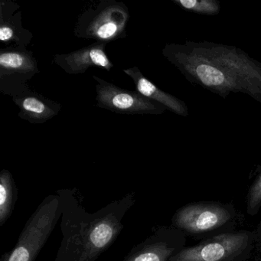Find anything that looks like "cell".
<instances>
[{"label": "cell", "instance_id": "obj_1", "mask_svg": "<svg viewBox=\"0 0 261 261\" xmlns=\"http://www.w3.org/2000/svg\"><path fill=\"white\" fill-rule=\"evenodd\" d=\"M163 56L192 85L224 99L244 94L261 105V62L238 47L186 41L167 44Z\"/></svg>", "mask_w": 261, "mask_h": 261}, {"label": "cell", "instance_id": "obj_2", "mask_svg": "<svg viewBox=\"0 0 261 261\" xmlns=\"http://www.w3.org/2000/svg\"><path fill=\"white\" fill-rule=\"evenodd\" d=\"M238 214L234 206L219 202H196L180 208L173 223L185 234L205 238L234 231Z\"/></svg>", "mask_w": 261, "mask_h": 261}, {"label": "cell", "instance_id": "obj_3", "mask_svg": "<svg viewBox=\"0 0 261 261\" xmlns=\"http://www.w3.org/2000/svg\"><path fill=\"white\" fill-rule=\"evenodd\" d=\"M255 245L254 231L234 230L185 247L168 261H246Z\"/></svg>", "mask_w": 261, "mask_h": 261}, {"label": "cell", "instance_id": "obj_4", "mask_svg": "<svg viewBox=\"0 0 261 261\" xmlns=\"http://www.w3.org/2000/svg\"><path fill=\"white\" fill-rule=\"evenodd\" d=\"M129 19V10L123 3L101 0L97 7L81 15L74 34L77 38L108 43L126 37Z\"/></svg>", "mask_w": 261, "mask_h": 261}, {"label": "cell", "instance_id": "obj_5", "mask_svg": "<svg viewBox=\"0 0 261 261\" xmlns=\"http://www.w3.org/2000/svg\"><path fill=\"white\" fill-rule=\"evenodd\" d=\"M40 73L33 53L10 47L0 51V92L12 97L28 91V82Z\"/></svg>", "mask_w": 261, "mask_h": 261}, {"label": "cell", "instance_id": "obj_6", "mask_svg": "<svg viewBox=\"0 0 261 261\" xmlns=\"http://www.w3.org/2000/svg\"><path fill=\"white\" fill-rule=\"evenodd\" d=\"M93 79L97 82V105L102 109L117 114L152 115H160L167 110L160 103L146 98L138 91L122 89L97 76H93Z\"/></svg>", "mask_w": 261, "mask_h": 261}, {"label": "cell", "instance_id": "obj_7", "mask_svg": "<svg viewBox=\"0 0 261 261\" xmlns=\"http://www.w3.org/2000/svg\"><path fill=\"white\" fill-rule=\"evenodd\" d=\"M108 43L97 42L68 54L56 55L54 63L68 74H80L90 68L111 71L114 68L106 53Z\"/></svg>", "mask_w": 261, "mask_h": 261}, {"label": "cell", "instance_id": "obj_8", "mask_svg": "<svg viewBox=\"0 0 261 261\" xmlns=\"http://www.w3.org/2000/svg\"><path fill=\"white\" fill-rule=\"evenodd\" d=\"M19 6L10 0L0 2V40L6 45L27 49L33 39L31 32L22 27Z\"/></svg>", "mask_w": 261, "mask_h": 261}, {"label": "cell", "instance_id": "obj_9", "mask_svg": "<svg viewBox=\"0 0 261 261\" xmlns=\"http://www.w3.org/2000/svg\"><path fill=\"white\" fill-rule=\"evenodd\" d=\"M19 108V117L31 123H44L56 117L62 105L29 89L13 97Z\"/></svg>", "mask_w": 261, "mask_h": 261}, {"label": "cell", "instance_id": "obj_10", "mask_svg": "<svg viewBox=\"0 0 261 261\" xmlns=\"http://www.w3.org/2000/svg\"><path fill=\"white\" fill-rule=\"evenodd\" d=\"M51 225L49 212L38 214L29 229L24 232L17 247L7 261H31L38 249L43 244Z\"/></svg>", "mask_w": 261, "mask_h": 261}, {"label": "cell", "instance_id": "obj_11", "mask_svg": "<svg viewBox=\"0 0 261 261\" xmlns=\"http://www.w3.org/2000/svg\"><path fill=\"white\" fill-rule=\"evenodd\" d=\"M123 72L129 76L136 85L137 91L149 100H154L164 106L166 109L181 117H189V108L183 100L165 92L146 79L137 67L123 69Z\"/></svg>", "mask_w": 261, "mask_h": 261}, {"label": "cell", "instance_id": "obj_12", "mask_svg": "<svg viewBox=\"0 0 261 261\" xmlns=\"http://www.w3.org/2000/svg\"><path fill=\"white\" fill-rule=\"evenodd\" d=\"M185 236L186 234L181 232L171 242L166 241L154 244L129 261H168L184 248L186 241Z\"/></svg>", "mask_w": 261, "mask_h": 261}, {"label": "cell", "instance_id": "obj_13", "mask_svg": "<svg viewBox=\"0 0 261 261\" xmlns=\"http://www.w3.org/2000/svg\"><path fill=\"white\" fill-rule=\"evenodd\" d=\"M13 180L10 172L3 170L0 176V219L1 224L7 219L13 207Z\"/></svg>", "mask_w": 261, "mask_h": 261}, {"label": "cell", "instance_id": "obj_14", "mask_svg": "<svg viewBox=\"0 0 261 261\" xmlns=\"http://www.w3.org/2000/svg\"><path fill=\"white\" fill-rule=\"evenodd\" d=\"M172 2L183 10L204 16H216L221 11L218 0H172Z\"/></svg>", "mask_w": 261, "mask_h": 261}, {"label": "cell", "instance_id": "obj_15", "mask_svg": "<svg viewBox=\"0 0 261 261\" xmlns=\"http://www.w3.org/2000/svg\"><path fill=\"white\" fill-rule=\"evenodd\" d=\"M114 229L108 222L97 224L91 230L90 240L93 245L97 248H103L112 239Z\"/></svg>", "mask_w": 261, "mask_h": 261}, {"label": "cell", "instance_id": "obj_16", "mask_svg": "<svg viewBox=\"0 0 261 261\" xmlns=\"http://www.w3.org/2000/svg\"><path fill=\"white\" fill-rule=\"evenodd\" d=\"M261 207V171L248 191L247 197V212L254 216Z\"/></svg>", "mask_w": 261, "mask_h": 261}, {"label": "cell", "instance_id": "obj_17", "mask_svg": "<svg viewBox=\"0 0 261 261\" xmlns=\"http://www.w3.org/2000/svg\"><path fill=\"white\" fill-rule=\"evenodd\" d=\"M254 233L255 237H256V244L261 249V222L256 227Z\"/></svg>", "mask_w": 261, "mask_h": 261}]
</instances>
